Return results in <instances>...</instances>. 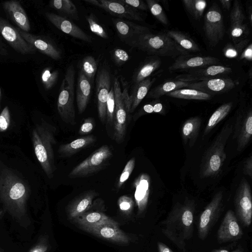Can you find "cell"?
<instances>
[{"label": "cell", "mask_w": 252, "mask_h": 252, "mask_svg": "<svg viewBox=\"0 0 252 252\" xmlns=\"http://www.w3.org/2000/svg\"><path fill=\"white\" fill-rule=\"evenodd\" d=\"M231 68L219 65H212L195 69L188 74L180 75L175 79L189 83L214 78V77L229 73Z\"/></svg>", "instance_id": "cell-18"}, {"label": "cell", "mask_w": 252, "mask_h": 252, "mask_svg": "<svg viewBox=\"0 0 252 252\" xmlns=\"http://www.w3.org/2000/svg\"><path fill=\"white\" fill-rule=\"evenodd\" d=\"M146 2L152 15L161 23L167 25L168 20L161 6L155 0H146Z\"/></svg>", "instance_id": "cell-41"}, {"label": "cell", "mask_w": 252, "mask_h": 252, "mask_svg": "<svg viewBox=\"0 0 252 252\" xmlns=\"http://www.w3.org/2000/svg\"><path fill=\"white\" fill-rule=\"evenodd\" d=\"M161 64V60L158 58L152 59L143 64L137 69L133 76L132 81L134 84L149 78L160 67Z\"/></svg>", "instance_id": "cell-35"}, {"label": "cell", "mask_w": 252, "mask_h": 252, "mask_svg": "<svg viewBox=\"0 0 252 252\" xmlns=\"http://www.w3.org/2000/svg\"><path fill=\"white\" fill-rule=\"evenodd\" d=\"M19 32L23 38L36 50L50 57L53 60H58L61 57V52L52 43L39 36L25 32L22 30Z\"/></svg>", "instance_id": "cell-24"}, {"label": "cell", "mask_w": 252, "mask_h": 252, "mask_svg": "<svg viewBox=\"0 0 252 252\" xmlns=\"http://www.w3.org/2000/svg\"><path fill=\"white\" fill-rule=\"evenodd\" d=\"M128 45L148 54L160 56L174 57L188 54L166 33H144L133 40Z\"/></svg>", "instance_id": "cell-5"}, {"label": "cell", "mask_w": 252, "mask_h": 252, "mask_svg": "<svg viewBox=\"0 0 252 252\" xmlns=\"http://www.w3.org/2000/svg\"><path fill=\"white\" fill-rule=\"evenodd\" d=\"M86 19L92 32L103 38L107 39L108 38L106 31L98 23L96 18L93 14L91 13L87 16Z\"/></svg>", "instance_id": "cell-44"}, {"label": "cell", "mask_w": 252, "mask_h": 252, "mask_svg": "<svg viewBox=\"0 0 252 252\" xmlns=\"http://www.w3.org/2000/svg\"><path fill=\"white\" fill-rule=\"evenodd\" d=\"M142 113H164V109L162 104L159 102H154L150 104H147L143 106L142 109Z\"/></svg>", "instance_id": "cell-48"}, {"label": "cell", "mask_w": 252, "mask_h": 252, "mask_svg": "<svg viewBox=\"0 0 252 252\" xmlns=\"http://www.w3.org/2000/svg\"><path fill=\"white\" fill-rule=\"evenodd\" d=\"M235 215L245 226L249 227L252 220V197L249 183L243 178L237 188L235 197Z\"/></svg>", "instance_id": "cell-10"}, {"label": "cell", "mask_w": 252, "mask_h": 252, "mask_svg": "<svg viewBox=\"0 0 252 252\" xmlns=\"http://www.w3.org/2000/svg\"><path fill=\"white\" fill-rule=\"evenodd\" d=\"M112 21L120 39L127 45L138 36L151 32L147 27L126 20L116 18Z\"/></svg>", "instance_id": "cell-20"}, {"label": "cell", "mask_w": 252, "mask_h": 252, "mask_svg": "<svg viewBox=\"0 0 252 252\" xmlns=\"http://www.w3.org/2000/svg\"><path fill=\"white\" fill-rule=\"evenodd\" d=\"M97 68V63L92 56H86L81 63V71L92 82L95 75Z\"/></svg>", "instance_id": "cell-40"}, {"label": "cell", "mask_w": 252, "mask_h": 252, "mask_svg": "<svg viewBox=\"0 0 252 252\" xmlns=\"http://www.w3.org/2000/svg\"><path fill=\"white\" fill-rule=\"evenodd\" d=\"M135 159L134 158H131L126 164L122 172L118 183V188H120L125 182L128 179L135 166Z\"/></svg>", "instance_id": "cell-46"}, {"label": "cell", "mask_w": 252, "mask_h": 252, "mask_svg": "<svg viewBox=\"0 0 252 252\" xmlns=\"http://www.w3.org/2000/svg\"><path fill=\"white\" fill-rule=\"evenodd\" d=\"M112 56L113 61L119 65L124 64L129 58L128 53L122 49H115L112 51Z\"/></svg>", "instance_id": "cell-49"}, {"label": "cell", "mask_w": 252, "mask_h": 252, "mask_svg": "<svg viewBox=\"0 0 252 252\" xmlns=\"http://www.w3.org/2000/svg\"><path fill=\"white\" fill-rule=\"evenodd\" d=\"M166 95L173 98L193 99V100H209L211 95L201 91L192 89H181L171 92Z\"/></svg>", "instance_id": "cell-37"}, {"label": "cell", "mask_w": 252, "mask_h": 252, "mask_svg": "<svg viewBox=\"0 0 252 252\" xmlns=\"http://www.w3.org/2000/svg\"><path fill=\"white\" fill-rule=\"evenodd\" d=\"M233 138L237 144V151L241 152L248 145L252 136L251 107L241 110L237 115L234 127Z\"/></svg>", "instance_id": "cell-12"}, {"label": "cell", "mask_w": 252, "mask_h": 252, "mask_svg": "<svg viewBox=\"0 0 252 252\" xmlns=\"http://www.w3.org/2000/svg\"><path fill=\"white\" fill-rule=\"evenodd\" d=\"M235 86V82L231 78L220 77L191 83L188 88L211 95L228 92Z\"/></svg>", "instance_id": "cell-17"}, {"label": "cell", "mask_w": 252, "mask_h": 252, "mask_svg": "<svg viewBox=\"0 0 252 252\" xmlns=\"http://www.w3.org/2000/svg\"><path fill=\"white\" fill-rule=\"evenodd\" d=\"M156 80V78H148L138 83L135 84L133 88L128 101L130 112H133L143 99L147 95L149 91Z\"/></svg>", "instance_id": "cell-31"}, {"label": "cell", "mask_w": 252, "mask_h": 252, "mask_svg": "<svg viewBox=\"0 0 252 252\" xmlns=\"http://www.w3.org/2000/svg\"><path fill=\"white\" fill-rule=\"evenodd\" d=\"M123 3L135 9L142 10H147L148 6L144 1L142 0H120Z\"/></svg>", "instance_id": "cell-52"}, {"label": "cell", "mask_w": 252, "mask_h": 252, "mask_svg": "<svg viewBox=\"0 0 252 252\" xmlns=\"http://www.w3.org/2000/svg\"><path fill=\"white\" fill-rule=\"evenodd\" d=\"M189 84V83L176 79L166 81L151 90L147 94V97L158 98L171 92L188 88Z\"/></svg>", "instance_id": "cell-33"}, {"label": "cell", "mask_w": 252, "mask_h": 252, "mask_svg": "<svg viewBox=\"0 0 252 252\" xmlns=\"http://www.w3.org/2000/svg\"><path fill=\"white\" fill-rule=\"evenodd\" d=\"M151 180L147 174L142 173L134 183V198L138 207V215L143 214L147 208L150 192Z\"/></svg>", "instance_id": "cell-26"}, {"label": "cell", "mask_w": 252, "mask_h": 252, "mask_svg": "<svg viewBox=\"0 0 252 252\" xmlns=\"http://www.w3.org/2000/svg\"><path fill=\"white\" fill-rule=\"evenodd\" d=\"M10 123L9 108L5 106L0 114V132H4L8 128Z\"/></svg>", "instance_id": "cell-50"}, {"label": "cell", "mask_w": 252, "mask_h": 252, "mask_svg": "<svg viewBox=\"0 0 252 252\" xmlns=\"http://www.w3.org/2000/svg\"><path fill=\"white\" fill-rule=\"evenodd\" d=\"M0 96H1V89L0 88Z\"/></svg>", "instance_id": "cell-62"}, {"label": "cell", "mask_w": 252, "mask_h": 252, "mask_svg": "<svg viewBox=\"0 0 252 252\" xmlns=\"http://www.w3.org/2000/svg\"><path fill=\"white\" fill-rule=\"evenodd\" d=\"M223 205V191H219L214 195L199 217L197 234L200 239L207 237L222 212Z\"/></svg>", "instance_id": "cell-9"}, {"label": "cell", "mask_w": 252, "mask_h": 252, "mask_svg": "<svg viewBox=\"0 0 252 252\" xmlns=\"http://www.w3.org/2000/svg\"><path fill=\"white\" fill-rule=\"evenodd\" d=\"M75 71L72 65L68 67L61 85L57 102L58 112L62 120L71 125L75 124L74 105Z\"/></svg>", "instance_id": "cell-6"}, {"label": "cell", "mask_w": 252, "mask_h": 252, "mask_svg": "<svg viewBox=\"0 0 252 252\" xmlns=\"http://www.w3.org/2000/svg\"><path fill=\"white\" fill-rule=\"evenodd\" d=\"M249 41V39H243L234 45H227L224 48V55L228 58H234L237 57L248 44Z\"/></svg>", "instance_id": "cell-43"}, {"label": "cell", "mask_w": 252, "mask_h": 252, "mask_svg": "<svg viewBox=\"0 0 252 252\" xmlns=\"http://www.w3.org/2000/svg\"><path fill=\"white\" fill-rule=\"evenodd\" d=\"M81 229L99 225H108L118 227V223L102 212H85L72 220Z\"/></svg>", "instance_id": "cell-25"}, {"label": "cell", "mask_w": 252, "mask_h": 252, "mask_svg": "<svg viewBox=\"0 0 252 252\" xmlns=\"http://www.w3.org/2000/svg\"><path fill=\"white\" fill-rule=\"evenodd\" d=\"M115 108V101L113 86L111 88L109 93L106 105V120L107 124L114 122Z\"/></svg>", "instance_id": "cell-45"}, {"label": "cell", "mask_w": 252, "mask_h": 252, "mask_svg": "<svg viewBox=\"0 0 252 252\" xmlns=\"http://www.w3.org/2000/svg\"><path fill=\"white\" fill-rule=\"evenodd\" d=\"M30 193L27 184L15 172L4 166L0 167V202L2 209L24 227L31 223L27 212Z\"/></svg>", "instance_id": "cell-1"}, {"label": "cell", "mask_w": 252, "mask_h": 252, "mask_svg": "<svg viewBox=\"0 0 252 252\" xmlns=\"http://www.w3.org/2000/svg\"><path fill=\"white\" fill-rule=\"evenodd\" d=\"M230 34L233 39L239 38L247 32V25L244 23L245 16L239 1L235 0L230 15Z\"/></svg>", "instance_id": "cell-28"}, {"label": "cell", "mask_w": 252, "mask_h": 252, "mask_svg": "<svg viewBox=\"0 0 252 252\" xmlns=\"http://www.w3.org/2000/svg\"><path fill=\"white\" fill-rule=\"evenodd\" d=\"M59 76V71L50 67L44 68L41 73V81L46 90L51 89L56 84Z\"/></svg>", "instance_id": "cell-42"}, {"label": "cell", "mask_w": 252, "mask_h": 252, "mask_svg": "<svg viewBox=\"0 0 252 252\" xmlns=\"http://www.w3.org/2000/svg\"><path fill=\"white\" fill-rule=\"evenodd\" d=\"M0 33L10 46L22 54H32L35 48L28 43L21 36L19 30L5 19L0 17Z\"/></svg>", "instance_id": "cell-14"}, {"label": "cell", "mask_w": 252, "mask_h": 252, "mask_svg": "<svg viewBox=\"0 0 252 252\" xmlns=\"http://www.w3.org/2000/svg\"><path fill=\"white\" fill-rule=\"evenodd\" d=\"M49 247L48 237L42 236L38 240L37 243L29 252H47Z\"/></svg>", "instance_id": "cell-51"}, {"label": "cell", "mask_w": 252, "mask_h": 252, "mask_svg": "<svg viewBox=\"0 0 252 252\" xmlns=\"http://www.w3.org/2000/svg\"><path fill=\"white\" fill-rule=\"evenodd\" d=\"M48 20L63 32L81 40L91 42V37L70 20L53 13L47 12Z\"/></svg>", "instance_id": "cell-21"}, {"label": "cell", "mask_w": 252, "mask_h": 252, "mask_svg": "<svg viewBox=\"0 0 252 252\" xmlns=\"http://www.w3.org/2000/svg\"><path fill=\"white\" fill-rule=\"evenodd\" d=\"M240 60L245 59L248 61L252 60V44H250L241 53Z\"/></svg>", "instance_id": "cell-55"}, {"label": "cell", "mask_w": 252, "mask_h": 252, "mask_svg": "<svg viewBox=\"0 0 252 252\" xmlns=\"http://www.w3.org/2000/svg\"><path fill=\"white\" fill-rule=\"evenodd\" d=\"M50 5L55 9L73 18H78L77 8L70 0H54L50 1Z\"/></svg>", "instance_id": "cell-38"}, {"label": "cell", "mask_w": 252, "mask_h": 252, "mask_svg": "<svg viewBox=\"0 0 252 252\" xmlns=\"http://www.w3.org/2000/svg\"><path fill=\"white\" fill-rule=\"evenodd\" d=\"M112 156L109 147L104 145L75 166L68 177L76 178L91 176L103 168Z\"/></svg>", "instance_id": "cell-8"}, {"label": "cell", "mask_w": 252, "mask_h": 252, "mask_svg": "<svg viewBox=\"0 0 252 252\" xmlns=\"http://www.w3.org/2000/svg\"><path fill=\"white\" fill-rule=\"evenodd\" d=\"M183 2L186 10L196 19L202 16L207 5L204 0H183Z\"/></svg>", "instance_id": "cell-39"}, {"label": "cell", "mask_w": 252, "mask_h": 252, "mask_svg": "<svg viewBox=\"0 0 252 252\" xmlns=\"http://www.w3.org/2000/svg\"><path fill=\"white\" fill-rule=\"evenodd\" d=\"M95 141V137L90 135L76 139L59 147V153L63 157L71 156L82 149L90 145Z\"/></svg>", "instance_id": "cell-32"}, {"label": "cell", "mask_w": 252, "mask_h": 252, "mask_svg": "<svg viewBox=\"0 0 252 252\" xmlns=\"http://www.w3.org/2000/svg\"><path fill=\"white\" fill-rule=\"evenodd\" d=\"M91 82L80 71L76 85V102L79 114H82L88 104L91 92Z\"/></svg>", "instance_id": "cell-29"}, {"label": "cell", "mask_w": 252, "mask_h": 252, "mask_svg": "<svg viewBox=\"0 0 252 252\" xmlns=\"http://www.w3.org/2000/svg\"><path fill=\"white\" fill-rule=\"evenodd\" d=\"M97 194L95 191L91 190L74 198L67 207L68 219L72 220L85 213L91 207L93 199Z\"/></svg>", "instance_id": "cell-27"}, {"label": "cell", "mask_w": 252, "mask_h": 252, "mask_svg": "<svg viewBox=\"0 0 252 252\" xmlns=\"http://www.w3.org/2000/svg\"><path fill=\"white\" fill-rule=\"evenodd\" d=\"M243 235V230L234 212L228 210L217 231L218 242L221 244L236 241Z\"/></svg>", "instance_id": "cell-15"}, {"label": "cell", "mask_w": 252, "mask_h": 252, "mask_svg": "<svg viewBox=\"0 0 252 252\" xmlns=\"http://www.w3.org/2000/svg\"><path fill=\"white\" fill-rule=\"evenodd\" d=\"M118 204L120 210L126 215L131 212L134 205L132 199L126 195L121 196L118 199Z\"/></svg>", "instance_id": "cell-47"}, {"label": "cell", "mask_w": 252, "mask_h": 252, "mask_svg": "<svg viewBox=\"0 0 252 252\" xmlns=\"http://www.w3.org/2000/svg\"><path fill=\"white\" fill-rule=\"evenodd\" d=\"M94 120L91 118L85 120L84 122L81 126L79 133L80 134H85L91 132L94 128Z\"/></svg>", "instance_id": "cell-53"}, {"label": "cell", "mask_w": 252, "mask_h": 252, "mask_svg": "<svg viewBox=\"0 0 252 252\" xmlns=\"http://www.w3.org/2000/svg\"><path fill=\"white\" fill-rule=\"evenodd\" d=\"M113 86L115 101L114 138L120 143L124 140L126 134L127 114L130 111L129 95L126 88L122 91L118 78H115Z\"/></svg>", "instance_id": "cell-7"}, {"label": "cell", "mask_w": 252, "mask_h": 252, "mask_svg": "<svg viewBox=\"0 0 252 252\" xmlns=\"http://www.w3.org/2000/svg\"><path fill=\"white\" fill-rule=\"evenodd\" d=\"M218 59L211 57H189L182 55L178 57L169 67L170 71L177 70L202 68L214 65Z\"/></svg>", "instance_id": "cell-23"}, {"label": "cell", "mask_w": 252, "mask_h": 252, "mask_svg": "<svg viewBox=\"0 0 252 252\" xmlns=\"http://www.w3.org/2000/svg\"><path fill=\"white\" fill-rule=\"evenodd\" d=\"M83 229L104 240L119 245H127L131 241L129 236L119 227L104 225L85 228Z\"/></svg>", "instance_id": "cell-19"}, {"label": "cell", "mask_w": 252, "mask_h": 252, "mask_svg": "<svg viewBox=\"0 0 252 252\" xmlns=\"http://www.w3.org/2000/svg\"><path fill=\"white\" fill-rule=\"evenodd\" d=\"M157 246L158 252H173L170 248L162 242H158Z\"/></svg>", "instance_id": "cell-56"}, {"label": "cell", "mask_w": 252, "mask_h": 252, "mask_svg": "<svg viewBox=\"0 0 252 252\" xmlns=\"http://www.w3.org/2000/svg\"><path fill=\"white\" fill-rule=\"evenodd\" d=\"M2 6L7 16L21 30L25 32L30 31L28 17L19 1H5L2 2Z\"/></svg>", "instance_id": "cell-22"}, {"label": "cell", "mask_w": 252, "mask_h": 252, "mask_svg": "<svg viewBox=\"0 0 252 252\" xmlns=\"http://www.w3.org/2000/svg\"><path fill=\"white\" fill-rule=\"evenodd\" d=\"M248 14V18H249V21L250 22L251 24H252V8L251 6H250L249 7Z\"/></svg>", "instance_id": "cell-60"}, {"label": "cell", "mask_w": 252, "mask_h": 252, "mask_svg": "<svg viewBox=\"0 0 252 252\" xmlns=\"http://www.w3.org/2000/svg\"><path fill=\"white\" fill-rule=\"evenodd\" d=\"M56 128L42 121L32 131V142L35 156L44 172L52 178L55 170L53 146L56 144Z\"/></svg>", "instance_id": "cell-3"}, {"label": "cell", "mask_w": 252, "mask_h": 252, "mask_svg": "<svg viewBox=\"0 0 252 252\" xmlns=\"http://www.w3.org/2000/svg\"><path fill=\"white\" fill-rule=\"evenodd\" d=\"M5 213V212L2 208L0 209V219H1L3 217Z\"/></svg>", "instance_id": "cell-61"}, {"label": "cell", "mask_w": 252, "mask_h": 252, "mask_svg": "<svg viewBox=\"0 0 252 252\" xmlns=\"http://www.w3.org/2000/svg\"><path fill=\"white\" fill-rule=\"evenodd\" d=\"M243 172L245 175L252 178V156H250L244 162Z\"/></svg>", "instance_id": "cell-54"}, {"label": "cell", "mask_w": 252, "mask_h": 252, "mask_svg": "<svg viewBox=\"0 0 252 252\" xmlns=\"http://www.w3.org/2000/svg\"><path fill=\"white\" fill-rule=\"evenodd\" d=\"M7 50L5 45L3 44V43L0 39V55L7 56Z\"/></svg>", "instance_id": "cell-59"}, {"label": "cell", "mask_w": 252, "mask_h": 252, "mask_svg": "<svg viewBox=\"0 0 252 252\" xmlns=\"http://www.w3.org/2000/svg\"><path fill=\"white\" fill-rule=\"evenodd\" d=\"M195 210L194 200L186 198L177 202L161 222V232L182 252H186V242L193 233Z\"/></svg>", "instance_id": "cell-2"}, {"label": "cell", "mask_w": 252, "mask_h": 252, "mask_svg": "<svg viewBox=\"0 0 252 252\" xmlns=\"http://www.w3.org/2000/svg\"><path fill=\"white\" fill-rule=\"evenodd\" d=\"M210 252H244L243 249L241 247H238L235 250L232 251H229L225 249L219 248V249H213Z\"/></svg>", "instance_id": "cell-57"}, {"label": "cell", "mask_w": 252, "mask_h": 252, "mask_svg": "<svg viewBox=\"0 0 252 252\" xmlns=\"http://www.w3.org/2000/svg\"><path fill=\"white\" fill-rule=\"evenodd\" d=\"M233 130V125L226 124L206 150L201 163V177L215 176L220 172L226 159L225 145Z\"/></svg>", "instance_id": "cell-4"}, {"label": "cell", "mask_w": 252, "mask_h": 252, "mask_svg": "<svg viewBox=\"0 0 252 252\" xmlns=\"http://www.w3.org/2000/svg\"><path fill=\"white\" fill-rule=\"evenodd\" d=\"M204 31L205 36L212 46L221 40L225 33L222 15L217 6L210 7L204 17Z\"/></svg>", "instance_id": "cell-11"}, {"label": "cell", "mask_w": 252, "mask_h": 252, "mask_svg": "<svg viewBox=\"0 0 252 252\" xmlns=\"http://www.w3.org/2000/svg\"><path fill=\"white\" fill-rule=\"evenodd\" d=\"M231 102L223 104L219 107L210 117L204 129L203 136L210 131L228 114L232 108Z\"/></svg>", "instance_id": "cell-36"}, {"label": "cell", "mask_w": 252, "mask_h": 252, "mask_svg": "<svg viewBox=\"0 0 252 252\" xmlns=\"http://www.w3.org/2000/svg\"><path fill=\"white\" fill-rule=\"evenodd\" d=\"M166 34L175 43L187 54L189 52H196L200 50L197 43L189 36L177 31H168Z\"/></svg>", "instance_id": "cell-34"}, {"label": "cell", "mask_w": 252, "mask_h": 252, "mask_svg": "<svg viewBox=\"0 0 252 252\" xmlns=\"http://www.w3.org/2000/svg\"><path fill=\"white\" fill-rule=\"evenodd\" d=\"M231 1L230 0H221L220 1L222 7L227 10L230 8Z\"/></svg>", "instance_id": "cell-58"}, {"label": "cell", "mask_w": 252, "mask_h": 252, "mask_svg": "<svg viewBox=\"0 0 252 252\" xmlns=\"http://www.w3.org/2000/svg\"><path fill=\"white\" fill-rule=\"evenodd\" d=\"M85 1L103 9L120 19L138 21L143 20L137 9L126 5L120 0H85Z\"/></svg>", "instance_id": "cell-13"}, {"label": "cell", "mask_w": 252, "mask_h": 252, "mask_svg": "<svg viewBox=\"0 0 252 252\" xmlns=\"http://www.w3.org/2000/svg\"><path fill=\"white\" fill-rule=\"evenodd\" d=\"M201 119L197 116L187 119L183 124L181 128V136L183 142L192 147L198 136L201 125Z\"/></svg>", "instance_id": "cell-30"}, {"label": "cell", "mask_w": 252, "mask_h": 252, "mask_svg": "<svg viewBox=\"0 0 252 252\" xmlns=\"http://www.w3.org/2000/svg\"><path fill=\"white\" fill-rule=\"evenodd\" d=\"M96 87L98 115L101 122L104 123L106 120L107 101L111 89L110 74L107 68L102 67L98 71Z\"/></svg>", "instance_id": "cell-16"}]
</instances>
